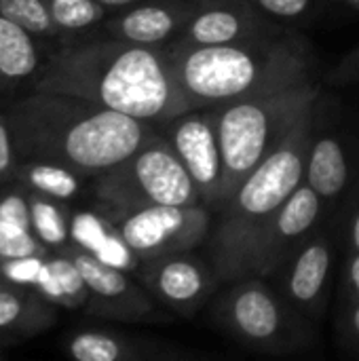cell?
<instances>
[{
  "mask_svg": "<svg viewBox=\"0 0 359 361\" xmlns=\"http://www.w3.org/2000/svg\"><path fill=\"white\" fill-rule=\"evenodd\" d=\"M30 89L70 93L154 127L195 108L176 80L165 47L106 34L61 42L42 61Z\"/></svg>",
  "mask_w": 359,
  "mask_h": 361,
  "instance_id": "1",
  "label": "cell"
},
{
  "mask_svg": "<svg viewBox=\"0 0 359 361\" xmlns=\"http://www.w3.org/2000/svg\"><path fill=\"white\" fill-rule=\"evenodd\" d=\"M19 159L66 165L93 180L142 148L157 127L89 99L32 91L6 106Z\"/></svg>",
  "mask_w": 359,
  "mask_h": 361,
  "instance_id": "2",
  "label": "cell"
},
{
  "mask_svg": "<svg viewBox=\"0 0 359 361\" xmlns=\"http://www.w3.org/2000/svg\"><path fill=\"white\" fill-rule=\"evenodd\" d=\"M165 49L176 80L195 108L229 104L311 80L307 47L279 32L212 47L169 42Z\"/></svg>",
  "mask_w": 359,
  "mask_h": 361,
  "instance_id": "3",
  "label": "cell"
},
{
  "mask_svg": "<svg viewBox=\"0 0 359 361\" xmlns=\"http://www.w3.org/2000/svg\"><path fill=\"white\" fill-rule=\"evenodd\" d=\"M315 110L305 114L284 142L235 188L214 214L205 241L207 260L220 283L245 279L254 245L273 214L305 182L307 150L313 135Z\"/></svg>",
  "mask_w": 359,
  "mask_h": 361,
  "instance_id": "4",
  "label": "cell"
},
{
  "mask_svg": "<svg viewBox=\"0 0 359 361\" xmlns=\"http://www.w3.org/2000/svg\"><path fill=\"white\" fill-rule=\"evenodd\" d=\"M317 82L305 80L262 95L209 106L224 159V203L320 102Z\"/></svg>",
  "mask_w": 359,
  "mask_h": 361,
  "instance_id": "5",
  "label": "cell"
},
{
  "mask_svg": "<svg viewBox=\"0 0 359 361\" xmlns=\"http://www.w3.org/2000/svg\"><path fill=\"white\" fill-rule=\"evenodd\" d=\"M91 197L97 214L110 224L154 205L201 203L193 178L161 131L131 157L95 176L91 180Z\"/></svg>",
  "mask_w": 359,
  "mask_h": 361,
  "instance_id": "6",
  "label": "cell"
},
{
  "mask_svg": "<svg viewBox=\"0 0 359 361\" xmlns=\"http://www.w3.org/2000/svg\"><path fill=\"white\" fill-rule=\"evenodd\" d=\"M214 319L231 338L258 353H296L309 343L307 319L264 277L231 281L216 298Z\"/></svg>",
  "mask_w": 359,
  "mask_h": 361,
  "instance_id": "7",
  "label": "cell"
},
{
  "mask_svg": "<svg viewBox=\"0 0 359 361\" xmlns=\"http://www.w3.org/2000/svg\"><path fill=\"white\" fill-rule=\"evenodd\" d=\"M214 212L203 205H154L112 222L121 243L138 258L193 252L205 245Z\"/></svg>",
  "mask_w": 359,
  "mask_h": 361,
  "instance_id": "8",
  "label": "cell"
},
{
  "mask_svg": "<svg viewBox=\"0 0 359 361\" xmlns=\"http://www.w3.org/2000/svg\"><path fill=\"white\" fill-rule=\"evenodd\" d=\"M157 129L193 178L201 203L216 214L224 205V159L212 108L186 110Z\"/></svg>",
  "mask_w": 359,
  "mask_h": 361,
  "instance_id": "9",
  "label": "cell"
},
{
  "mask_svg": "<svg viewBox=\"0 0 359 361\" xmlns=\"http://www.w3.org/2000/svg\"><path fill=\"white\" fill-rule=\"evenodd\" d=\"M66 254L74 260L87 283L89 298L85 309L89 315L123 324H152L171 319V313L161 311L150 292L127 273L106 264L76 243H72Z\"/></svg>",
  "mask_w": 359,
  "mask_h": 361,
  "instance_id": "10",
  "label": "cell"
},
{
  "mask_svg": "<svg viewBox=\"0 0 359 361\" xmlns=\"http://www.w3.org/2000/svg\"><path fill=\"white\" fill-rule=\"evenodd\" d=\"M140 283L167 311L193 317L212 298L220 279L209 260L180 252L142 260Z\"/></svg>",
  "mask_w": 359,
  "mask_h": 361,
  "instance_id": "11",
  "label": "cell"
},
{
  "mask_svg": "<svg viewBox=\"0 0 359 361\" xmlns=\"http://www.w3.org/2000/svg\"><path fill=\"white\" fill-rule=\"evenodd\" d=\"M324 203L326 201L303 182L273 214L258 237L245 277H273L288 256L317 231Z\"/></svg>",
  "mask_w": 359,
  "mask_h": 361,
  "instance_id": "12",
  "label": "cell"
},
{
  "mask_svg": "<svg viewBox=\"0 0 359 361\" xmlns=\"http://www.w3.org/2000/svg\"><path fill=\"white\" fill-rule=\"evenodd\" d=\"M332 269L334 245L328 235L315 231L288 256L273 277L277 279V292L307 322H315L322 317L330 296Z\"/></svg>",
  "mask_w": 359,
  "mask_h": 361,
  "instance_id": "13",
  "label": "cell"
},
{
  "mask_svg": "<svg viewBox=\"0 0 359 361\" xmlns=\"http://www.w3.org/2000/svg\"><path fill=\"white\" fill-rule=\"evenodd\" d=\"M277 32L248 0H197L195 8L174 42L182 44H229Z\"/></svg>",
  "mask_w": 359,
  "mask_h": 361,
  "instance_id": "14",
  "label": "cell"
},
{
  "mask_svg": "<svg viewBox=\"0 0 359 361\" xmlns=\"http://www.w3.org/2000/svg\"><path fill=\"white\" fill-rule=\"evenodd\" d=\"M197 0H144L104 19L106 36L144 47H167L186 25Z\"/></svg>",
  "mask_w": 359,
  "mask_h": 361,
  "instance_id": "15",
  "label": "cell"
},
{
  "mask_svg": "<svg viewBox=\"0 0 359 361\" xmlns=\"http://www.w3.org/2000/svg\"><path fill=\"white\" fill-rule=\"evenodd\" d=\"M57 319L53 302L32 286L11 283L0 294V345L38 336Z\"/></svg>",
  "mask_w": 359,
  "mask_h": 361,
  "instance_id": "16",
  "label": "cell"
},
{
  "mask_svg": "<svg viewBox=\"0 0 359 361\" xmlns=\"http://www.w3.org/2000/svg\"><path fill=\"white\" fill-rule=\"evenodd\" d=\"M66 353L76 361H157L176 360L182 353L159 343L131 338L106 330H83L66 341Z\"/></svg>",
  "mask_w": 359,
  "mask_h": 361,
  "instance_id": "17",
  "label": "cell"
},
{
  "mask_svg": "<svg viewBox=\"0 0 359 361\" xmlns=\"http://www.w3.org/2000/svg\"><path fill=\"white\" fill-rule=\"evenodd\" d=\"M49 254L32 231L28 190L13 180L0 188V264Z\"/></svg>",
  "mask_w": 359,
  "mask_h": 361,
  "instance_id": "18",
  "label": "cell"
},
{
  "mask_svg": "<svg viewBox=\"0 0 359 361\" xmlns=\"http://www.w3.org/2000/svg\"><path fill=\"white\" fill-rule=\"evenodd\" d=\"M349 178L351 169L345 144L330 131L315 133L313 127L305 163V182L324 201H334L345 192Z\"/></svg>",
  "mask_w": 359,
  "mask_h": 361,
  "instance_id": "19",
  "label": "cell"
},
{
  "mask_svg": "<svg viewBox=\"0 0 359 361\" xmlns=\"http://www.w3.org/2000/svg\"><path fill=\"white\" fill-rule=\"evenodd\" d=\"M40 66L36 36L0 15V93H8L25 82L32 85Z\"/></svg>",
  "mask_w": 359,
  "mask_h": 361,
  "instance_id": "20",
  "label": "cell"
},
{
  "mask_svg": "<svg viewBox=\"0 0 359 361\" xmlns=\"http://www.w3.org/2000/svg\"><path fill=\"white\" fill-rule=\"evenodd\" d=\"M15 182H19L25 190L70 203L83 195L85 184L91 180L59 163L19 159V165L15 169Z\"/></svg>",
  "mask_w": 359,
  "mask_h": 361,
  "instance_id": "21",
  "label": "cell"
},
{
  "mask_svg": "<svg viewBox=\"0 0 359 361\" xmlns=\"http://www.w3.org/2000/svg\"><path fill=\"white\" fill-rule=\"evenodd\" d=\"M36 288L53 305H61L68 309H80L87 305V298H89L87 283L78 267L66 252L47 256Z\"/></svg>",
  "mask_w": 359,
  "mask_h": 361,
  "instance_id": "22",
  "label": "cell"
},
{
  "mask_svg": "<svg viewBox=\"0 0 359 361\" xmlns=\"http://www.w3.org/2000/svg\"><path fill=\"white\" fill-rule=\"evenodd\" d=\"M30 218L36 239L51 254L66 252L74 241L70 237V207L66 201L28 190Z\"/></svg>",
  "mask_w": 359,
  "mask_h": 361,
  "instance_id": "23",
  "label": "cell"
},
{
  "mask_svg": "<svg viewBox=\"0 0 359 361\" xmlns=\"http://www.w3.org/2000/svg\"><path fill=\"white\" fill-rule=\"evenodd\" d=\"M61 36L80 34L99 25L108 8L97 0H44Z\"/></svg>",
  "mask_w": 359,
  "mask_h": 361,
  "instance_id": "24",
  "label": "cell"
},
{
  "mask_svg": "<svg viewBox=\"0 0 359 361\" xmlns=\"http://www.w3.org/2000/svg\"><path fill=\"white\" fill-rule=\"evenodd\" d=\"M0 15L15 21L36 38L61 36L44 0H0Z\"/></svg>",
  "mask_w": 359,
  "mask_h": 361,
  "instance_id": "25",
  "label": "cell"
},
{
  "mask_svg": "<svg viewBox=\"0 0 359 361\" xmlns=\"http://www.w3.org/2000/svg\"><path fill=\"white\" fill-rule=\"evenodd\" d=\"M19 165V154L15 148L13 131L6 112L0 110V188L15 180V169Z\"/></svg>",
  "mask_w": 359,
  "mask_h": 361,
  "instance_id": "26",
  "label": "cell"
},
{
  "mask_svg": "<svg viewBox=\"0 0 359 361\" xmlns=\"http://www.w3.org/2000/svg\"><path fill=\"white\" fill-rule=\"evenodd\" d=\"M248 2L254 4L267 17H275V19H296L305 15L313 4V0H248Z\"/></svg>",
  "mask_w": 359,
  "mask_h": 361,
  "instance_id": "27",
  "label": "cell"
},
{
  "mask_svg": "<svg viewBox=\"0 0 359 361\" xmlns=\"http://www.w3.org/2000/svg\"><path fill=\"white\" fill-rule=\"evenodd\" d=\"M339 332L347 347L359 351V298H347V305L339 317Z\"/></svg>",
  "mask_w": 359,
  "mask_h": 361,
  "instance_id": "28",
  "label": "cell"
},
{
  "mask_svg": "<svg viewBox=\"0 0 359 361\" xmlns=\"http://www.w3.org/2000/svg\"><path fill=\"white\" fill-rule=\"evenodd\" d=\"M345 288L347 298H359V252H349L345 262Z\"/></svg>",
  "mask_w": 359,
  "mask_h": 361,
  "instance_id": "29",
  "label": "cell"
},
{
  "mask_svg": "<svg viewBox=\"0 0 359 361\" xmlns=\"http://www.w3.org/2000/svg\"><path fill=\"white\" fill-rule=\"evenodd\" d=\"M347 243H349V252H359V203L347 224Z\"/></svg>",
  "mask_w": 359,
  "mask_h": 361,
  "instance_id": "30",
  "label": "cell"
},
{
  "mask_svg": "<svg viewBox=\"0 0 359 361\" xmlns=\"http://www.w3.org/2000/svg\"><path fill=\"white\" fill-rule=\"evenodd\" d=\"M97 2H102L108 11H121V8L133 6V4L144 2V0H97Z\"/></svg>",
  "mask_w": 359,
  "mask_h": 361,
  "instance_id": "31",
  "label": "cell"
},
{
  "mask_svg": "<svg viewBox=\"0 0 359 361\" xmlns=\"http://www.w3.org/2000/svg\"><path fill=\"white\" fill-rule=\"evenodd\" d=\"M11 283H13V281H8V279H6V277H4V275L0 273V294H2V292H4V290H6V288L11 286Z\"/></svg>",
  "mask_w": 359,
  "mask_h": 361,
  "instance_id": "32",
  "label": "cell"
},
{
  "mask_svg": "<svg viewBox=\"0 0 359 361\" xmlns=\"http://www.w3.org/2000/svg\"><path fill=\"white\" fill-rule=\"evenodd\" d=\"M345 2H349L351 6H355V8L359 11V0H345Z\"/></svg>",
  "mask_w": 359,
  "mask_h": 361,
  "instance_id": "33",
  "label": "cell"
},
{
  "mask_svg": "<svg viewBox=\"0 0 359 361\" xmlns=\"http://www.w3.org/2000/svg\"><path fill=\"white\" fill-rule=\"evenodd\" d=\"M4 351H6V345H0V360L4 357Z\"/></svg>",
  "mask_w": 359,
  "mask_h": 361,
  "instance_id": "34",
  "label": "cell"
},
{
  "mask_svg": "<svg viewBox=\"0 0 359 361\" xmlns=\"http://www.w3.org/2000/svg\"><path fill=\"white\" fill-rule=\"evenodd\" d=\"M358 63H359V55H358Z\"/></svg>",
  "mask_w": 359,
  "mask_h": 361,
  "instance_id": "35",
  "label": "cell"
}]
</instances>
